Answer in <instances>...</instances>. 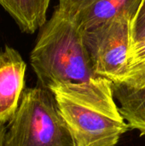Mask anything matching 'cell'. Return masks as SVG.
I'll return each instance as SVG.
<instances>
[{
    "label": "cell",
    "instance_id": "1",
    "mask_svg": "<svg viewBox=\"0 0 145 146\" xmlns=\"http://www.w3.org/2000/svg\"><path fill=\"white\" fill-rule=\"evenodd\" d=\"M39 86L115 119H123L112 82L92 67L81 31L57 8L30 54Z\"/></svg>",
    "mask_w": 145,
    "mask_h": 146
},
{
    "label": "cell",
    "instance_id": "4",
    "mask_svg": "<svg viewBox=\"0 0 145 146\" xmlns=\"http://www.w3.org/2000/svg\"><path fill=\"white\" fill-rule=\"evenodd\" d=\"M54 95L73 146H115L129 128L124 119H115L64 95Z\"/></svg>",
    "mask_w": 145,
    "mask_h": 146
},
{
    "label": "cell",
    "instance_id": "10",
    "mask_svg": "<svg viewBox=\"0 0 145 146\" xmlns=\"http://www.w3.org/2000/svg\"><path fill=\"white\" fill-rule=\"evenodd\" d=\"M145 38V0H142L140 6L132 21L131 44Z\"/></svg>",
    "mask_w": 145,
    "mask_h": 146
},
{
    "label": "cell",
    "instance_id": "3",
    "mask_svg": "<svg viewBox=\"0 0 145 146\" xmlns=\"http://www.w3.org/2000/svg\"><path fill=\"white\" fill-rule=\"evenodd\" d=\"M133 15H122L94 29L82 33L95 73L112 83L123 82L128 74Z\"/></svg>",
    "mask_w": 145,
    "mask_h": 146
},
{
    "label": "cell",
    "instance_id": "7",
    "mask_svg": "<svg viewBox=\"0 0 145 146\" xmlns=\"http://www.w3.org/2000/svg\"><path fill=\"white\" fill-rule=\"evenodd\" d=\"M112 88L129 128L145 135V68L130 74L121 83H112Z\"/></svg>",
    "mask_w": 145,
    "mask_h": 146
},
{
    "label": "cell",
    "instance_id": "5",
    "mask_svg": "<svg viewBox=\"0 0 145 146\" xmlns=\"http://www.w3.org/2000/svg\"><path fill=\"white\" fill-rule=\"evenodd\" d=\"M57 9L81 33L122 15H136L142 0H58Z\"/></svg>",
    "mask_w": 145,
    "mask_h": 146
},
{
    "label": "cell",
    "instance_id": "11",
    "mask_svg": "<svg viewBox=\"0 0 145 146\" xmlns=\"http://www.w3.org/2000/svg\"><path fill=\"white\" fill-rule=\"evenodd\" d=\"M6 126L5 124L0 122V146H4V137L6 133Z\"/></svg>",
    "mask_w": 145,
    "mask_h": 146
},
{
    "label": "cell",
    "instance_id": "8",
    "mask_svg": "<svg viewBox=\"0 0 145 146\" xmlns=\"http://www.w3.org/2000/svg\"><path fill=\"white\" fill-rule=\"evenodd\" d=\"M50 0H0V5L26 33H33L46 22Z\"/></svg>",
    "mask_w": 145,
    "mask_h": 146
},
{
    "label": "cell",
    "instance_id": "9",
    "mask_svg": "<svg viewBox=\"0 0 145 146\" xmlns=\"http://www.w3.org/2000/svg\"><path fill=\"white\" fill-rule=\"evenodd\" d=\"M127 68V76L131 73L145 68V38L138 42L131 44L128 54Z\"/></svg>",
    "mask_w": 145,
    "mask_h": 146
},
{
    "label": "cell",
    "instance_id": "6",
    "mask_svg": "<svg viewBox=\"0 0 145 146\" xmlns=\"http://www.w3.org/2000/svg\"><path fill=\"white\" fill-rule=\"evenodd\" d=\"M26 64L18 50L5 45L0 48V122L6 124L14 116L25 90Z\"/></svg>",
    "mask_w": 145,
    "mask_h": 146
},
{
    "label": "cell",
    "instance_id": "2",
    "mask_svg": "<svg viewBox=\"0 0 145 146\" xmlns=\"http://www.w3.org/2000/svg\"><path fill=\"white\" fill-rule=\"evenodd\" d=\"M6 128L4 146H73L54 93L39 85L25 88Z\"/></svg>",
    "mask_w": 145,
    "mask_h": 146
}]
</instances>
